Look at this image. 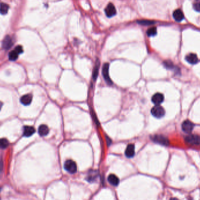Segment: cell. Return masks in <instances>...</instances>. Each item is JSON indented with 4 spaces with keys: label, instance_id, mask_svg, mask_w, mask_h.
I'll return each mask as SVG.
<instances>
[{
    "label": "cell",
    "instance_id": "cell-29",
    "mask_svg": "<svg viewBox=\"0 0 200 200\" xmlns=\"http://www.w3.org/2000/svg\"><path fill=\"white\" fill-rule=\"evenodd\" d=\"M2 107H3V103H1V102H0V109H1Z\"/></svg>",
    "mask_w": 200,
    "mask_h": 200
},
{
    "label": "cell",
    "instance_id": "cell-5",
    "mask_svg": "<svg viewBox=\"0 0 200 200\" xmlns=\"http://www.w3.org/2000/svg\"><path fill=\"white\" fill-rule=\"evenodd\" d=\"M181 127H182L183 131L184 132L187 133H190L193 131L194 127V125L190 121L185 120L182 123Z\"/></svg>",
    "mask_w": 200,
    "mask_h": 200
},
{
    "label": "cell",
    "instance_id": "cell-15",
    "mask_svg": "<svg viewBox=\"0 0 200 200\" xmlns=\"http://www.w3.org/2000/svg\"><path fill=\"white\" fill-rule=\"evenodd\" d=\"M108 182L113 186H117L119 183V180L115 174H110L108 177Z\"/></svg>",
    "mask_w": 200,
    "mask_h": 200
},
{
    "label": "cell",
    "instance_id": "cell-4",
    "mask_svg": "<svg viewBox=\"0 0 200 200\" xmlns=\"http://www.w3.org/2000/svg\"><path fill=\"white\" fill-rule=\"evenodd\" d=\"M152 141L158 144L163 146H168L169 145V141L166 137L161 135H156L151 137Z\"/></svg>",
    "mask_w": 200,
    "mask_h": 200
},
{
    "label": "cell",
    "instance_id": "cell-7",
    "mask_svg": "<svg viewBox=\"0 0 200 200\" xmlns=\"http://www.w3.org/2000/svg\"><path fill=\"white\" fill-rule=\"evenodd\" d=\"M105 12L106 15L108 18H111L115 15L117 13V11L115 6L112 3H109L106 8L105 9Z\"/></svg>",
    "mask_w": 200,
    "mask_h": 200
},
{
    "label": "cell",
    "instance_id": "cell-9",
    "mask_svg": "<svg viewBox=\"0 0 200 200\" xmlns=\"http://www.w3.org/2000/svg\"><path fill=\"white\" fill-rule=\"evenodd\" d=\"M173 16L174 19L177 22H181L184 18V14L183 13V12L179 9H177L174 11Z\"/></svg>",
    "mask_w": 200,
    "mask_h": 200
},
{
    "label": "cell",
    "instance_id": "cell-3",
    "mask_svg": "<svg viewBox=\"0 0 200 200\" xmlns=\"http://www.w3.org/2000/svg\"><path fill=\"white\" fill-rule=\"evenodd\" d=\"M186 143L191 145H200V136L197 135H189L185 137Z\"/></svg>",
    "mask_w": 200,
    "mask_h": 200
},
{
    "label": "cell",
    "instance_id": "cell-24",
    "mask_svg": "<svg viewBox=\"0 0 200 200\" xmlns=\"http://www.w3.org/2000/svg\"><path fill=\"white\" fill-rule=\"evenodd\" d=\"M193 8L196 11L200 12V0H195L193 3Z\"/></svg>",
    "mask_w": 200,
    "mask_h": 200
},
{
    "label": "cell",
    "instance_id": "cell-19",
    "mask_svg": "<svg viewBox=\"0 0 200 200\" xmlns=\"http://www.w3.org/2000/svg\"><path fill=\"white\" fill-rule=\"evenodd\" d=\"M99 62L98 60L97 61L95 66L94 67V70H93V80L94 81L96 80L97 77H98V70H99Z\"/></svg>",
    "mask_w": 200,
    "mask_h": 200
},
{
    "label": "cell",
    "instance_id": "cell-26",
    "mask_svg": "<svg viewBox=\"0 0 200 200\" xmlns=\"http://www.w3.org/2000/svg\"><path fill=\"white\" fill-rule=\"evenodd\" d=\"M15 51L19 55L23 52V48L21 46H18L15 47Z\"/></svg>",
    "mask_w": 200,
    "mask_h": 200
},
{
    "label": "cell",
    "instance_id": "cell-13",
    "mask_svg": "<svg viewBox=\"0 0 200 200\" xmlns=\"http://www.w3.org/2000/svg\"><path fill=\"white\" fill-rule=\"evenodd\" d=\"M35 132V129L33 127L30 126H25L23 128V135L25 137H30Z\"/></svg>",
    "mask_w": 200,
    "mask_h": 200
},
{
    "label": "cell",
    "instance_id": "cell-23",
    "mask_svg": "<svg viewBox=\"0 0 200 200\" xmlns=\"http://www.w3.org/2000/svg\"><path fill=\"white\" fill-rule=\"evenodd\" d=\"M137 22L139 24L143 25H153L155 23V22L149 20H139L137 21Z\"/></svg>",
    "mask_w": 200,
    "mask_h": 200
},
{
    "label": "cell",
    "instance_id": "cell-1",
    "mask_svg": "<svg viewBox=\"0 0 200 200\" xmlns=\"http://www.w3.org/2000/svg\"><path fill=\"white\" fill-rule=\"evenodd\" d=\"M151 114L153 117L157 118H161L163 117L165 114V110L160 105H155L152 109Z\"/></svg>",
    "mask_w": 200,
    "mask_h": 200
},
{
    "label": "cell",
    "instance_id": "cell-10",
    "mask_svg": "<svg viewBox=\"0 0 200 200\" xmlns=\"http://www.w3.org/2000/svg\"><path fill=\"white\" fill-rule=\"evenodd\" d=\"M12 45H13V42L11 37L9 36H5L3 42V47L5 50H8L12 47Z\"/></svg>",
    "mask_w": 200,
    "mask_h": 200
},
{
    "label": "cell",
    "instance_id": "cell-21",
    "mask_svg": "<svg viewBox=\"0 0 200 200\" xmlns=\"http://www.w3.org/2000/svg\"><path fill=\"white\" fill-rule=\"evenodd\" d=\"M9 145V142L7 139L5 138L0 139V148L4 149L7 148Z\"/></svg>",
    "mask_w": 200,
    "mask_h": 200
},
{
    "label": "cell",
    "instance_id": "cell-16",
    "mask_svg": "<svg viewBox=\"0 0 200 200\" xmlns=\"http://www.w3.org/2000/svg\"><path fill=\"white\" fill-rule=\"evenodd\" d=\"M98 177V173L96 171H90L87 176V180L90 183H93L96 180Z\"/></svg>",
    "mask_w": 200,
    "mask_h": 200
},
{
    "label": "cell",
    "instance_id": "cell-6",
    "mask_svg": "<svg viewBox=\"0 0 200 200\" xmlns=\"http://www.w3.org/2000/svg\"><path fill=\"white\" fill-rule=\"evenodd\" d=\"M102 71H103L102 73H103L104 79H105L106 82L109 85L112 84V80H111L109 75V64L108 63H105L103 65Z\"/></svg>",
    "mask_w": 200,
    "mask_h": 200
},
{
    "label": "cell",
    "instance_id": "cell-18",
    "mask_svg": "<svg viewBox=\"0 0 200 200\" xmlns=\"http://www.w3.org/2000/svg\"><path fill=\"white\" fill-rule=\"evenodd\" d=\"M9 9V6L7 4L1 3L0 4V14L2 15H5Z\"/></svg>",
    "mask_w": 200,
    "mask_h": 200
},
{
    "label": "cell",
    "instance_id": "cell-12",
    "mask_svg": "<svg viewBox=\"0 0 200 200\" xmlns=\"http://www.w3.org/2000/svg\"><path fill=\"white\" fill-rule=\"evenodd\" d=\"M185 59L189 63L191 64V65L196 64L198 61V59L197 57V56L194 53L189 54L185 57Z\"/></svg>",
    "mask_w": 200,
    "mask_h": 200
},
{
    "label": "cell",
    "instance_id": "cell-8",
    "mask_svg": "<svg viewBox=\"0 0 200 200\" xmlns=\"http://www.w3.org/2000/svg\"><path fill=\"white\" fill-rule=\"evenodd\" d=\"M164 100V96L161 93H156L153 95L152 98V101L155 105H160L163 103Z\"/></svg>",
    "mask_w": 200,
    "mask_h": 200
},
{
    "label": "cell",
    "instance_id": "cell-11",
    "mask_svg": "<svg viewBox=\"0 0 200 200\" xmlns=\"http://www.w3.org/2000/svg\"><path fill=\"white\" fill-rule=\"evenodd\" d=\"M135 145L133 144H129L127 146L125 150V155L128 158L133 157L135 155Z\"/></svg>",
    "mask_w": 200,
    "mask_h": 200
},
{
    "label": "cell",
    "instance_id": "cell-27",
    "mask_svg": "<svg viewBox=\"0 0 200 200\" xmlns=\"http://www.w3.org/2000/svg\"><path fill=\"white\" fill-rule=\"evenodd\" d=\"M107 145H108V146H110L111 145V139L109 138V137H107Z\"/></svg>",
    "mask_w": 200,
    "mask_h": 200
},
{
    "label": "cell",
    "instance_id": "cell-25",
    "mask_svg": "<svg viewBox=\"0 0 200 200\" xmlns=\"http://www.w3.org/2000/svg\"><path fill=\"white\" fill-rule=\"evenodd\" d=\"M165 66L169 69H173L174 68V65H173V63H172L171 61H169V60H167V61H165L164 63H163Z\"/></svg>",
    "mask_w": 200,
    "mask_h": 200
},
{
    "label": "cell",
    "instance_id": "cell-28",
    "mask_svg": "<svg viewBox=\"0 0 200 200\" xmlns=\"http://www.w3.org/2000/svg\"><path fill=\"white\" fill-rule=\"evenodd\" d=\"M170 200H179V199L177 198H172Z\"/></svg>",
    "mask_w": 200,
    "mask_h": 200
},
{
    "label": "cell",
    "instance_id": "cell-14",
    "mask_svg": "<svg viewBox=\"0 0 200 200\" xmlns=\"http://www.w3.org/2000/svg\"><path fill=\"white\" fill-rule=\"evenodd\" d=\"M32 100V96L31 94H25L21 98V102L24 105H29Z\"/></svg>",
    "mask_w": 200,
    "mask_h": 200
},
{
    "label": "cell",
    "instance_id": "cell-17",
    "mask_svg": "<svg viewBox=\"0 0 200 200\" xmlns=\"http://www.w3.org/2000/svg\"><path fill=\"white\" fill-rule=\"evenodd\" d=\"M49 132V128L46 125H41L38 128V133L41 136H46Z\"/></svg>",
    "mask_w": 200,
    "mask_h": 200
},
{
    "label": "cell",
    "instance_id": "cell-22",
    "mask_svg": "<svg viewBox=\"0 0 200 200\" xmlns=\"http://www.w3.org/2000/svg\"><path fill=\"white\" fill-rule=\"evenodd\" d=\"M157 34V29L155 27L149 28L147 31V35L149 36H154Z\"/></svg>",
    "mask_w": 200,
    "mask_h": 200
},
{
    "label": "cell",
    "instance_id": "cell-2",
    "mask_svg": "<svg viewBox=\"0 0 200 200\" xmlns=\"http://www.w3.org/2000/svg\"><path fill=\"white\" fill-rule=\"evenodd\" d=\"M64 168L67 172L70 174L76 173L77 170L76 163L71 160H68L66 161L64 165Z\"/></svg>",
    "mask_w": 200,
    "mask_h": 200
},
{
    "label": "cell",
    "instance_id": "cell-20",
    "mask_svg": "<svg viewBox=\"0 0 200 200\" xmlns=\"http://www.w3.org/2000/svg\"><path fill=\"white\" fill-rule=\"evenodd\" d=\"M18 55L19 54L15 51H11L9 53V59L11 61H15L16 60L18 57Z\"/></svg>",
    "mask_w": 200,
    "mask_h": 200
}]
</instances>
